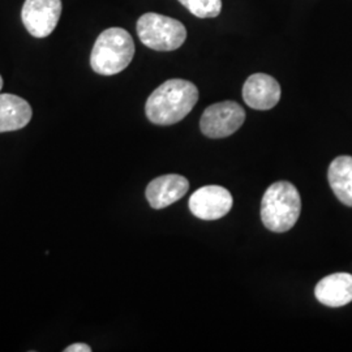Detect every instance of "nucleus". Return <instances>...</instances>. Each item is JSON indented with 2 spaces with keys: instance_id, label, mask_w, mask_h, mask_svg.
<instances>
[{
  "instance_id": "1",
  "label": "nucleus",
  "mask_w": 352,
  "mask_h": 352,
  "mask_svg": "<svg viewBox=\"0 0 352 352\" xmlns=\"http://www.w3.org/2000/svg\"><path fill=\"white\" fill-rule=\"evenodd\" d=\"M199 101V89L187 80L173 78L155 89L145 104V113L157 126H173L183 120Z\"/></svg>"
},
{
  "instance_id": "2",
  "label": "nucleus",
  "mask_w": 352,
  "mask_h": 352,
  "mask_svg": "<svg viewBox=\"0 0 352 352\" xmlns=\"http://www.w3.org/2000/svg\"><path fill=\"white\" fill-rule=\"evenodd\" d=\"M132 36L122 28L103 30L90 54L91 69L102 76H113L124 71L135 56Z\"/></svg>"
},
{
  "instance_id": "3",
  "label": "nucleus",
  "mask_w": 352,
  "mask_h": 352,
  "mask_svg": "<svg viewBox=\"0 0 352 352\" xmlns=\"http://www.w3.org/2000/svg\"><path fill=\"white\" fill-rule=\"evenodd\" d=\"M302 212V199L296 187L280 180L265 192L261 201V219L273 232H286L296 225Z\"/></svg>"
},
{
  "instance_id": "4",
  "label": "nucleus",
  "mask_w": 352,
  "mask_h": 352,
  "mask_svg": "<svg viewBox=\"0 0 352 352\" xmlns=\"http://www.w3.org/2000/svg\"><path fill=\"white\" fill-rule=\"evenodd\" d=\"M140 41L151 50H177L187 38V29L180 21L160 13H145L138 21Z\"/></svg>"
},
{
  "instance_id": "5",
  "label": "nucleus",
  "mask_w": 352,
  "mask_h": 352,
  "mask_svg": "<svg viewBox=\"0 0 352 352\" xmlns=\"http://www.w3.org/2000/svg\"><path fill=\"white\" fill-rule=\"evenodd\" d=\"M245 120V111L234 101L219 102L209 106L201 116V132L210 139H225L235 133Z\"/></svg>"
},
{
  "instance_id": "6",
  "label": "nucleus",
  "mask_w": 352,
  "mask_h": 352,
  "mask_svg": "<svg viewBox=\"0 0 352 352\" xmlns=\"http://www.w3.org/2000/svg\"><path fill=\"white\" fill-rule=\"evenodd\" d=\"M62 10V0H25L21 20L30 36L49 37L60 20Z\"/></svg>"
},
{
  "instance_id": "7",
  "label": "nucleus",
  "mask_w": 352,
  "mask_h": 352,
  "mask_svg": "<svg viewBox=\"0 0 352 352\" xmlns=\"http://www.w3.org/2000/svg\"><path fill=\"white\" fill-rule=\"evenodd\" d=\"M231 193L221 186H205L189 199V210L202 221H217L225 217L232 208Z\"/></svg>"
},
{
  "instance_id": "8",
  "label": "nucleus",
  "mask_w": 352,
  "mask_h": 352,
  "mask_svg": "<svg viewBox=\"0 0 352 352\" xmlns=\"http://www.w3.org/2000/svg\"><path fill=\"white\" fill-rule=\"evenodd\" d=\"M280 85L273 76L254 74L243 87V98L254 110H270L280 100Z\"/></svg>"
},
{
  "instance_id": "9",
  "label": "nucleus",
  "mask_w": 352,
  "mask_h": 352,
  "mask_svg": "<svg viewBox=\"0 0 352 352\" xmlns=\"http://www.w3.org/2000/svg\"><path fill=\"white\" fill-rule=\"evenodd\" d=\"M188 189L189 182L187 177L177 174H168L151 180L146 187L145 195L151 208L160 210L179 201L187 195Z\"/></svg>"
},
{
  "instance_id": "10",
  "label": "nucleus",
  "mask_w": 352,
  "mask_h": 352,
  "mask_svg": "<svg viewBox=\"0 0 352 352\" xmlns=\"http://www.w3.org/2000/svg\"><path fill=\"white\" fill-rule=\"evenodd\" d=\"M317 300L331 308L352 302V274L334 273L322 278L315 289Z\"/></svg>"
},
{
  "instance_id": "11",
  "label": "nucleus",
  "mask_w": 352,
  "mask_h": 352,
  "mask_svg": "<svg viewBox=\"0 0 352 352\" xmlns=\"http://www.w3.org/2000/svg\"><path fill=\"white\" fill-rule=\"evenodd\" d=\"M33 111L28 102L14 94H0V133L28 126Z\"/></svg>"
},
{
  "instance_id": "12",
  "label": "nucleus",
  "mask_w": 352,
  "mask_h": 352,
  "mask_svg": "<svg viewBox=\"0 0 352 352\" xmlns=\"http://www.w3.org/2000/svg\"><path fill=\"white\" fill-rule=\"evenodd\" d=\"M327 179L337 199L352 208V157L336 158L329 166Z\"/></svg>"
},
{
  "instance_id": "13",
  "label": "nucleus",
  "mask_w": 352,
  "mask_h": 352,
  "mask_svg": "<svg viewBox=\"0 0 352 352\" xmlns=\"http://www.w3.org/2000/svg\"><path fill=\"white\" fill-rule=\"evenodd\" d=\"M179 3L199 19H213L222 10V0H179Z\"/></svg>"
},
{
  "instance_id": "14",
  "label": "nucleus",
  "mask_w": 352,
  "mask_h": 352,
  "mask_svg": "<svg viewBox=\"0 0 352 352\" xmlns=\"http://www.w3.org/2000/svg\"><path fill=\"white\" fill-rule=\"evenodd\" d=\"M64 352H91V349L85 343H74L68 346Z\"/></svg>"
},
{
  "instance_id": "15",
  "label": "nucleus",
  "mask_w": 352,
  "mask_h": 352,
  "mask_svg": "<svg viewBox=\"0 0 352 352\" xmlns=\"http://www.w3.org/2000/svg\"><path fill=\"white\" fill-rule=\"evenodd\" d=\"M3 88V78H1V76H0V90Z\"/></svg>"
}]
</instances>
